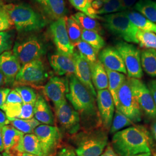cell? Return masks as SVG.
I'll return each instance as SVG.
<instances>
[{
    "mask_svg": "<svg viewBox=\"0 0 156 156\" xmlns=\"http://www.w3.org/2000/svg\"><path fill=\"white\" fill-rule=\"evenodd\" d=\"M68 82L69 91L66 97L81 116L83 123L88 128L94 127L97 124L101 123L99 112L95 105L94 96L75 74L69 76Z\"/></svg>",
    "mask_w": 156,
    "mask_h": 156,
    "instance_id": "1",
    "label": "cell"
},
{
    "mask_svg": "<svg viewBox=\"0 0 156 156\" xmlns=\"http://www.w3.org/2000/svg\"><path fill=\"white\" fill-rule=\"evenodd\" d=\"M112 147L120 156L151 153L149 133L142 126H133L119 131L112 138Z\"/></svg>",
    "mask_w": 156,
    "mask_h": 156,
    "instance_id": "2",
    "label": "cell"
},
{
    "mask_svg": "<svg viewBox=\"0 0 156 156\" xmlns=\"http://www.w3.org/2000/svg\"><path fill=\"white\" fill-rule=\"evenodd\" d=\"M3 9L20 32L38 31L46 24L44 18L28 5L8 4L4 5Z\"/></svg>",
    "mask_w": 156,
    "mask_h": 156,
    "instance_id": "3",
    "label": "cell"
},
{
    "mask_svg": "<svg viewBox=\"0 0 156 156\" xmlns=\"http://www.w3.org/2000/svg\"><path fill=\"white\" fill-rule=\"evenodd\" d=\"M104 26L111 33L122 38L127 42L138 44L136 38L137 28L124 12H120L100 17Z\"/></svg>",
    "mask_w": 156,
    "mask_h": 156,
    "instance_id": "4",
    "label": "cell"
},
{
    "mask_svg": "<svg viewBox=\"0 0 156 156\" xmlns=\"http://www.w3.org/2000/svg\"><path fill=\"white\" fill-rule=\"evenodd\" d=\"M107 144L106 133L102 129H93L79 136L76 153L78 156H100Z\"/></svg>",
    "mask_w": 156,
    "mask_h": 156,
    "instance_id": "5",
    "label": "cell"
},
{
    "mask_svg": "<svg viewBox=\"0 0 156 156\" xmlns=\"http://www.w3.org/2000/svg\"><path fill=\"white\" fill-rule=\"evenodd\" d=\"M116 108L133 123L141 121L142 111L134 95L129 78H126L118 91Z\"/></svg>",
    "mask_w": 156,
    "mask_h": 156,
    "instance_id": "6",
    "label": "cell"
},
{
    "mask_svg": "<svg viewBox=\"0 0 156 156\" xmlns=\"http://www.w3.org/2000/svg\"><path fill=\"white\" fill-rule=\"evenodd\" d=\"M47 78L44 64L38 59L23 66L17 75L14 84L37 87L44 83Z\"/></svg>",
    "mask_w": 156,
    "mask_h": 156,
    "instance_id": "7",
    "label": "cell"
},
{
    "mask_svg": "<svg viewBox=\"0 0 156 156\" xmlns=\"http://www.w3.org/2000/svg\"><path fill=\"white\" fill-rule=\"evenodd\" d=\"M45 51L44 44L36 37L16 42L13 48V53L22 66L40 59Z\"/></svg>",
    "mask_w": 156,
    "mask_h": 156,
    "instance_id": "8",
    "label": "cell"
},
{
    "mask_svg": "<svg viewBox=\"0 0 156 156\" xmlns=\"http://www.w3.org/2000/svg\"><path fill=\"white\" fill-rule=\"evenodd\" d=\"M115 48L122 56L127 69L128 78L140 79L143 76L140 51L132 44L126 42H117Z\"/></svg>",
    "mask_w": 156,
    "mask_h": 156,
    "instance_id": "9",
    "label": "cell"
},
{
    "mask_svg": "<svg viewBox=\"0 0 156 156\" xmlns=\"http://www.w3.org/2000/svg\"><path fill=\"white\" fill-rule=\"evenodd\" d=\"M55 113L57 121L64 131L69 134L78 133L80 128V115L66 99L55 106Z\"/></svg>",
    "mask_w": 156,
    "mask_h": 156,
    "instance_id": "10",
    "label": "cell"
},
{
    "mask_svg": "<svg viewBox=\"0 0 156 156\" xmlns=\"http://www.w3.org/2000/svg\"><path fill=\"white\" fill-rule=\"evenodd\" d=\"M128 78L142 111L150 119H156V105L148 87L139 79Z\"/></svg>",
    "mask_w": 156,
    "mask_h": 156,
    "instance_id": "11",
    "label": "cell"
},
{
    "mask_svg": "<svg viewBox=\"0 0 156 156\" xmlns=\"http://www.w3.org/2000/svg\"><path fill=\"white\" fill-rule=\"evenodd\" d=\"M67 17L55 20L50 26V33L57 51L68 56H73L74 46L69 38L66 26Z\"/></svg>",
    "mask_w": 156,
    "mask_h": 156,
    "instance_id": "12",
    "label": "cell"
},
{
    "mask_svg": "<svg viewBox=\"0 0 156 156\" xmlns=\"http://www.w3.org/2000/svg\"><path fill=\"white\" fill-rule=\"evenodd\" d=\"M39 140L44 156H50L56 150L60 140L59 129L56 126L41 124L34 131Z\"/></svg>",
    "mask_w": 156,
    "mask_h": 156,
    "instance_id": "13",
    "label": "cell"
},
{
    "mask_svg": "<svg viewBox=\"0 0 156 156\" xmlns=\"http://www.w3.org/2000/svg\"><path fill=\"white\" fill-rule=\"evenodd\" d=\"M97 101L101 123L106 130H110L115 105L109 90L97 91Z\"/></svg>",
    "mask_w": 156,
    "mask_h": 156,
    "instance_id": "14",
    "label": "cell"
},
{
    "mask_svg": "<svg viewBox=\"0 0 156 156\" xmlns=\"http://www.w3.org/2000/svg\"><path fill=\"white\" fill-rule=\"evenodd\" d=\"M46 97L52 101L55 106L66 100L69 91V82L67 78L53 76L50 78L44 87Z\"/></svg>",
    "mask_w": 156,
    "mask_h": 156,
    "instance_id": "15",
    "label": "cell"
},
{
    "mask_svg": "<svg viewBox=\"0 0 156 156\" xmlns=\"http://www.w3.org/2000/svg\"><path fill=\"white\" fill-rule=\"evenodd\" d=\"M21 64L12 51H6L0 56V71L5 78L6 84L14 85Z\"/></svg>",
    "mask_w": 156,
    "mask_h": 156,
    "instance_id": "16",
    "label": "cell"
},
{
    "mask_svg": "<svg viewBox=\"0 0 156 156\" xmlns=\"http://www.w3.org/2000/svg\"><path fill=\"white\" fill-rule=\"evenodd\" d=\"M72 56L75 64V75L97 98V94L91 80L89 62L80 56L78 51H74Z\"/></svg>",
    "mask_w": 156,
    "mask_h": 156,
    "instance_id": "17",
    "label": "cell"
},
{
    "mask_svg": "<svg viewBox=\"0 0 156 156\" xmlns=\"http://www.w3.org/2000/svg\"><path fill=\"white\" fill-rule=\"evenodd\" d=\"M98 60L105 68L112 71L127 74V69L123 58L115 47L108 46L101 50Z\"/></svg>",
    "mask_w": 156,
    "mask_h": 156,
    "instance_id": "18",
    "label": "cell"
},
{
    "mask_svg": "<svg viewBox=\"0 0 156 156\" xmlns=\"http://www.w3.org/2000/svg\"><path fill=\"white\" fill-rule=\"evenodd\" d=\"M50 66L59 76L75 74V64L73 56L57 52L49 57Z\"/></svg>",
    "mask_w": 156,
    "mask_h": 156,
    "instance_id": "19",
    "label": "cell"
},
{
    "mask_svg": "<svg viewBox=\"0 0 156 156\" xmlns=\"http://www.w3.org/2000/svg\"><path fill=\"white\" fill-rule=\"evenodd\" d=\"M10 153L16 156H20L23 153L37 156H44L39 140L34 133L24 134L15 150Z\"/></svg>",
    "mask_w": 156,
    "mask_h": 156,
    "instance_id": "20",
    "label": "cell"
},
{
    "mask_svg": "<svg viewBox=\"0 0 156 156\" xmlns=\"http://www.w3.org/2000/svg\"><path fill=\"white\" fill-rule=\"evenodd\" d=\"M45 13L52 20H57L65 17L64 0H35Z\"/></svg>",
    "mask_w": 156,
    "mask_h": 156,
    "instance_id": "21",
    "label": "cell"
},
{
    "mask_svg": "<svg viewBox=\"0 0 156 156\" xmlns=\"http://www.w3.org/2000/svg\"><path fill=\"white\" fill-rule=\"evenodd\" d=\"M34 117L41 124L53 126L54 116L45 98L38 95L34 106Z\"/></svg>",
    "mask_w": 156,
    "mask_h": 156,
    "instance_id": "22",
    "label": "cell"
},
{
    "mask_svg": "<svg viewBox=\"0 0 156 156\" xmlns=\"http://www.w3.org/2000/svg\"><path fill=\"white\" fill-rule=\"evenodd\" d=\"M24 134L13 127L11 124L2 127V138L4 151L12 152L20 143Z\"/></svg>",
    "mask_w": 156,
    "mask_h": 156,
    "instance_id": "23",
    "label": "cell"
},
{
    "mask_svg": "<svg viewBox=\"0 0 156 156\" xmlns=\"http://www.w3.org/2000/svg\"><path fill=\"white\" fill-rule=\"evenodd\" d=\"M91 80L95 89L98 90L108 88V76L104 66L99 60L90 64Z\"/></svg>",
    "mask_w": 156,
    "mask_h": 156,
    "instance_id": "24",
    "label": "cell"
},
{
    "mask_svg": "<svg viewBox=\"0 0 156 156\" xmlns=\"http://www.w3.org/2000/svg\"><path fill=\"white\" fill-rule=\"evenodd\" d=\"M129 20L140 30L156 34V24L148 20L139 12L133 10L124 11Z\"/></svg>",
    "mask_w": 156,
    "mask_h": 156,
    "instance_id": "25",
    "label": "cell"
},
{
    "mask_svg": "<svg viewBox=\"0 0 156 156\" xmlns=\"http://www.w3.org/2000/svg\"><path fill=\"white\" fill-rule=\"evenodd\" d=\"M105 68L108 76V90L113 97L116 107L117 105L118 91L126 80V78L124 73L112 71L106 68Z\"/></svg>",
    "mask_w": 156,
    "mask_h": 156,
    "instance_id": "26",
    "label": "cell"
},
{
    "mask_svg": "<svg viewBox=\"0 0 156 156\" xmlns=\"http://www.w3.org/2000/svg\"><path fill=\"white\" fill-rule=\"evenodd\" d=\"M141 65L145 73L151 77H156V50L144 49L140 51Z\"/></svg>",
    "mask_w": 156,
    "mask_h": 156,
    "instance_id": "27",
    "label": "cell"
},
{
    "mask_svg": "<svg viewBox=\"0 0 156 156\" xmlns=\"http://www.w3.org/2000/svg\"><path fill=\"white\" fill-rule=\"evenodd\" d=\"M71 17L78 23L82 30L93 31L100 34L104 33L100 24L95 19L89 16L80 12H79Z\"/></svg>",
    "mask_w": 156,
    "mask_h": 156,
    "instance_id": "28",
    "label": "cell"
},
{
    "mask_svg": "<svg viewBox=\"0 0 156 156\" xmlns=\"http://www.w3.org/2000/svg\"><path fill=\"white\" fill-rule=\"evenodd\" d=\"M134 8L148 20L156 24V1L140 0L135 4Z\"/></svg>",
    "mask_w": 156,
    "mask_h": 156,
    "instance_id": "29",
    "label": "cell"
},
{
    "mask_svg": "<svg viewBox=\"0 0 156 156\" xmlns=\"http://www.w3.org/2000/svg\"><path fill=\"white\" fill-rule=\"evenodd\" d=\"M9 122V124L24 134H33L34 129L41 124L35 117L31 119H15Z\"/></svg>",
    "mask_w": 156,
    "mask_h": 156,
    "instance_id": "30",
    "label": "cell"
},
{
    "mask_svg": "<svg viewBox=\"0 0 156 156\" xmlns=\"http://www.w3.org/2000/svg\"><path fill=\"white\" fill-rule=\"evenodd\" d=\"M74 47L76 48L80 56L89 62V64L94 63L97 61V53L98 51L85 41L83 40L79 41Z\"/></svg>",
    "mask_w": 156,
    "mask_h": 156,
    "instance_id": "31",
    "label": "cell"
},
{
    "mask_svg": "<svg viewBox=\"0 0 156 156\" xmlns=\"http://www.w3.org/2000/svg\"><path fill=\"white\" fill-rule=\"evenodd\" d=\"M82 40L91 45L98 51L104 48L105 45V42L100 34L93 31L82 30Z\"/></svg>",
    "mask_w": 156,
    "mask_h": 156,
    "instance_id": "32",
    "label": "cell"
},
{
    "mask_svg": "<svg viewBox=\"0 0 156 156\" xmlns=\"http://www.w3.org/2000/svg\"><path fill=\"white\" fill-rule=\"evenodd\" d=\"M136 38L141 48L144 49H152L156 50V34L151 32L144 31L138 30Z\"/></svg>",
    "mask_w": 156,
    "mask_h": 156,
    "instance_id": "33",
    "label": "cell"
},
{
    "mask_svg": "<svg viewBox=\"0 0 156 156\" xmlns=\"http://www.w3.org/2000/svg\"><path fill=\"white\" fill-rule=\"evenodd\" d=\"M134 123L128 117L116 109L115 111V115L112 120L110 133L111 134H115L121 129L131 126Z\"/></svg>",
    "mask_w": 156,
    "mask_h": 156,
    "instance_id": "34",
    "label": "cell"
},
{
    "mask_svg": "<svg viewBox=\"0 0 156 156\" xmlns=\"http://www.w3.org/2000/svg\"><path fill=\"white\" fill-rule=\"evenodd\" d=\"M67 32L70 41L73 46L82 40V28L72 17L67 18L66 21Z\"/></svg>",
    "mask_w": 156,
    "mask_h": 156,
    "instance_id": "35",
    "label": "cell"
},
{
    "mask_svg": "<svg viewBox=\"0 0 156 156\" xmlns=\"http://www.w3.org/2000/svg\"><path fill=\"white\" fill-rule=\"evenodd\" d=\"M71 5L87 16L94 19H98L97 12L91 7L92 0H69Z\"/></svg>",
    "mask_w": 156,
    "mask_h": 156,
    "instance_id": "36",
    "label": "cell"
},
{
    "mask_svg": "<svg viewBox=\"0 0 156 156\" xmlns=\"http://www.w3.org/2000/svg\"><path fill=\"white\" fill-rule=\"evenodd\" d=\"M125 11L122 0H105L103 7L97 12V15L111 14Z\"/></svg>",
    "mask_w": 156,
    "mask_h": 156,
    "instance_id": "37",
    "label": "cell"
},
{
    "mask_svg": "<svg viewBox=\"0 0 156 156\" xmlns=\"http://www.w3.org/2000/svg\"><path fill=\"white\" fill-rule=\"evenodd\" d=\"M15 89L20 95L23 104H35L38 95L33 88L27 86H21L16 87Z\"/></svg>",
    "mask_w": 156,
    "mask_h": 156,
    "instance_id": "38",
    "label": "cell"
},
{
    "mask_svg": "<svg viewBox=\"0 0 156 156\" xmlns=\"http://www.w3.org/2000/svg\"><path fill=\"white\" fill-rule=\"evenodd\" d=\"M12 37L11 34L7 32H0V56L6 51L11 49Z\"/></svg>",
    "mask_w": 156,
    "mask_h": 156,
    "instance_id": "39",
    "label": "cell"
},
{
    "mask_svg": "<svg viewBox=\"0 0 156 156\" xmlns=\"http://www.w3.org/2000/svg\"><path fill=\"white\" fill-rule=\"evenodd\" d=\"M14 26L11 19L3 9L0 11V32L8 30Z\"/></svg>",
    "mask_w": 156,
    "mask_h": 156,
    "instance_id": "40",
    "label": "cell"
},
{
    "mask_svg": "<svg viewBox=\"0 0 156 156\" xmlns=\"http://www.w3.org/2000/svg\"><path fill=\"white\" fill-rule=\"evenodd\" d=\"M34 106L33 104H23L22 111L18 119H31L34 117Z\"/></svg>",
    "mask_w": 156,
    "mask_h": 156,
    "instance_id": "41",
    "label": "cell"
},
{
    "mask_svg": "<svg viewBox=\"0 0 156 156\" xmlns=\"http://www.w3.org/2000/svg\"><path fill=\"white\" fill-rule=\"evenodd\" d=\"M5 103L7 104H23L20 94L15 89L12 90L8 94Z\"/></svg>",
    "mask_w": 156,
    "mask_h": 156,
    "instance_id": "42",
    "label": "cell"
},
{
    "mask_svg": "<svg viewBox=\"0 0 156 156\" xmlns=\"http://www.w3.org/2000/svg\"><path fill=\"white\" fill-rule=\"evenodd\" d=\"M11 89L9 88H0V109L2 111L7 97Z\"/></svg>",
    "mask_w": 156,
    "mask_h": 156,
    "instance_id": "43",
    "label": "cell"
},
{
    "mask_svg": "<svg viewBox=\"0 0 156 156\" xmlns=\"http://www.w3.org/2000/svg\"><path fill=\"white\" fill-rule=\"evenodd\" d=\"M57 156H75V153L73 149L67 147L62 148L57 153Z\"/></svg>",
    "mask_w": 156,
    "mask_h": 156,
    "instance_id": "44",
    "label": "cell"
},
{
    "mask_svg": "<svg viewBox=\"0 0 156 156\" xmlns=\"http://www.w3.org/2000/svg\"><path fill=\"white\" fill-rule=\"evenodd\" d=\"M147 87L151 91V94L153 96L156 106V79L151 80V82L148 83Z\"/></svg>",
    "mask_w": 156,
    "mask_h": 156,
    "instance_id": "45",
    "label": "cell"
},
{
    "mask_svg": "<svg viewBox=\"0 0 156 156\" xmlns=\"http://www.w3.org/2000/svg\"><path fill=\"white\" fill-rule=\"evenodd\" d=\"M105 0H95L92 1L91 7L96 12L100 10L104 5Z\"/></svg>",
    "mask_w": 156,
    "mask_h": 156,
    "instance_id": "46",
    "label": "cell"
},
{
    "mask_svg": "<svg viewBox=\"0 0 156 156\" xmlns=\"http://www.w3.org/2000/svg\"><path fill=\"white\" fill-rule=\"evenodd\" d=\"M100 156H119V155L116 154L113 147H112L111 146H108L105 151Z\"/></svg>",
    "mask_w": 156,
    "mask_h": 156,
    "instance_id": "47",
    "label": "cell"
},
{
    "mask_svg": "<svg viewBox=\"0 0 156 156\" xmlns=\"http://www.w3.org/2000/svg\"><path fill=\"white\" fill-rule=\"evenodd\" d=\"M10 124V122L6 117L5 113L2 110H0V125L4 126Z\"/></svg>",
    "mask_w": 156,
    "mask_h": 156,
    "instance_id": "48",
    "label": "cell"
},
{
    "mask_svg": "<svg viewBox=\"0 0 156 156\" xmlns=\"http://www.w3.org/2000/svg\"><path fill=\"white\" fill-rule=\"evenodd\" d=\"M136 0H122L123 6L125 9V11L130 10L131 8L134 5Z\"/></svg>",
    "mask_w": 156,
    "mask_h": 156,
    "instance_id": "49",
    "label": "cell"
},
{
    "mask_svg": "<svg viewBox=\"0 0 156 156\" xmlns=\"http://www.w3.org/2000/svg\"><path fill=\"white\" fill-rule=\"evenodd\" d=\"M2 126L0 125V152L1 153L4 151V146L2 138Z\"/></svg>",
    "mask_w": 156,
    "mask_h": 156,
    "instance_id": "50",
    "label": "cell"
},
{
    "mask_svg": "<svg viewBox=\"0 0 156 156\" xmlns=\"http://www.w3.org/2000/svg\"><path fill=\"white\" fill-rule=\"evenodd\" d=\"M151 131H152V133L153 135L154 138L156 142V122H154L151 124Z\"/></svg>",
    "mask_w": 156,
    "mask_h": 156,
    "instance_id": "51",
    "label": "cell"
},
{
    "mask_svg": "<svg viewBox=\"0 0 156 156\" xmlns=\"http://www.w3.org/2000/svg\"><path fill=\"white\" fill-rule=\"evenodd\" d=\"M6 84L5 78L3 73L0 71V87Z\"/></svg>",
    "mask_w": 156,
    "mask_h": 156,
    "instance_id": "52",
    "label": "cell"
},
{
    "mask_svg": "<svg viewBox=\"0 0 156 156\" xmlns=\"http://www.w3.org/2000/svg\"><path fill=\"white\" fill-rule=\"evenodd\" d=\"M2 156H16L13 154L11 153L10 152H8V151H4V152H2Z\"/></svg>",
    "mask_w": 156,
    "mask_h": 156,
    "instance_id": "53",
    "label": "cell"
},
{
    "mask_svg": "<svg viewBox=\"0 0 156 156\" xmlns=\"http://www.w3.org/2000/svg\"><path fill=\"white\" fill-rule=\"evenodd\" d=\"M133 156H151V153H142V154H139L137 155H135Z\"/></svg>",
    "mask_w": 156,
    "mask_h": 156,
    "instance_id": "54",
    "label": "cell"
},
{
    "mask_svg": "<svg viewBox=\"0 0 156 156\" xmlns=\"http://www.w3.org/2000/svg\"><path fill=\"white\" fill-rule=\"evenodd\" d=\"M20 156H37L35 155H34L32 154H30V153H23Z\"/></svg>",
    "mask_w": 156,
    "mask_h": 156,
    "instance_id": "55",
    "label": "cell"
},
{
    "mask_svg": "<svg viewBox=\"0 0 156 156\" xmlns=\"http://www.w3.org/2000/svg\"><path fill=\"white\" fill-rule=\"evenodd\" d=\"M3 1L7 2V3H11V2H15L17 0H2Z\"/></svg>",
    "mask_w": 156,
    "mask_h": 156,
    "instance_id": "56",
    "label": "cell"
},
{
    "mask_svg": "<svg viewBox=\"0 0 156 156\" xmlns=\"http://www.w3.org/2000/svg\"><path fill=\"white\" fill-rule=\"evenodd\" d=\"M4 5V4H3L2 2L0 0V11H1V10H2V9H3Z\"/></svg>",
    "mask_w": 156,
    "mask_h": 156,
    "instance_id": "57",
    "label": "cell"
},
{
    "mask_svg": "<svg viewBox=\"0 0 156 156\" xmlns=\"http://www.w3.org/2000/svg\"><path fill=\"white\" fill-rule=\"evenodd\" d=\"M0 156H2V155H1V154H0Z\"/></svg>",
    "mask_w": 156,
    "mask_h": 156,
    "instance_id": "58",
    "label": "cell"
},
{
    "mask_svg": "<svg viewBox=\"0 0 156 156\" xmlns=\"http://www.w3.org/2000/svg\"><path fill=\"white\" fill-rule=\"evenodd\" d=\"M95 1V0H92V1Z\"/></svg>",
    "mask_w": 156,
    "mask_h": 156,
    "instance_id": "59",
    "label": "cell"
},
{
    "mask_svg": "<svg viewBox=\"0 0 156 156\" xmlns=\"http://www.w3.org/2000/svg\"><path fill=\"white\" fill-rule=\"evenodd\" d=\"M154 156H156V154H155V155H154Z\"/></svg>",
    "mask_w": 156,
    "mask_h": 156,
    "instance_id": "60",
    "label": "cell"
},
{
    "mask_svg": "<svg viewBox=\"0 0 156 156\" xmlns=\"http://www.w3.org/2000/svg\"></svg>",
    "mask_w": 156,
    "mask_h": 156,
    "instance_id": "61",
    "label": "cell"
}]
</instances>
